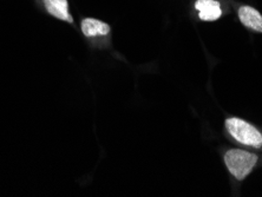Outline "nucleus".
<instances>
[{"mask_svg":"<svg viewBox=\"0 0 262 197\" xmlns=\"http://www.w3.org/2000/svg\"><path fill=\"white\" fill-rule=\"evenodd\" d=\"M257 156L255 154L240 149L229 150L225 155V163L229 172L238 181L245 180L256 165Z\"/></svg>","mask_w":262,"mask_h":197,"instance_id":"f257e3e1","label":"nucleus"},{"mask_svg":"<svg viewBox=\"0 0 262 197\" xmlns=\"http://www.w3.org/2000/svg\"><path fill=\"white\" fill-rule=\"evenodd\" d=\"M226 127L228 133L242 144L253 146V148H261L262 135L260 131L245 122L240 118H229L226 121Z\"/></svg>","mask_w":262,"mask_h":197,"instance_id":"f03ea898","label":"nucleus"},{"mask_svg":"<svg viewBox=\"0 0 262 197\" xmlns=\"http://www.w3.org/2000/svg\"><path fill=\"white\" fill-rule=\"evenodd\" d=\"M238 18L246 28L262 33V14L252 6L245 5L238 9Z\"/></svg>","mask_w":262,"mask_h":197,"instance_id":"7ed1b4c3","label":"nucleus"},{"mask_svg":"<svg viewBox=\"0 0 262 197\" xmlns=\"http://www.w3.org/2000/svg\"><path fill=\"white\" fill-rule=\"evenodd\" d=\"M195 9L199 11V17L204 21H214L222 15L220 3L216 0H198Z\"/></svg>","mask_w":262,"mask_h":197,"instance_id":"20e7f679","label":"nucleus"},{"mask_svg":"<svg viewBox=\"0 0 262 197\" xmlns=\"http://www.w3.org/2000/svg\"><path fill=\"white\" fill-rule=\"evenodd\" d=\"M43 3L50 15L72 24L73 18L69 11L68 0H43Z\"/></svg>","mask_w":262,"mask_h":197,"instance_id":"39448f33","label":"nucleus"},{"mask_svg":"<svg viewBox=\"0 0 262 197\" xmlns=\"http://www.w3.org/2000/svg\"><path fill=\"white\" fill-rule=\"evenodd\" d=\"M80 30L88 38L104 37L110 32V26L106 23L95 18H85L80 23Z\"/></svg>","mask_w":262,"mask_h":197,"instance_id":"423d86ee","label":"nucleus"}]
</instances>
